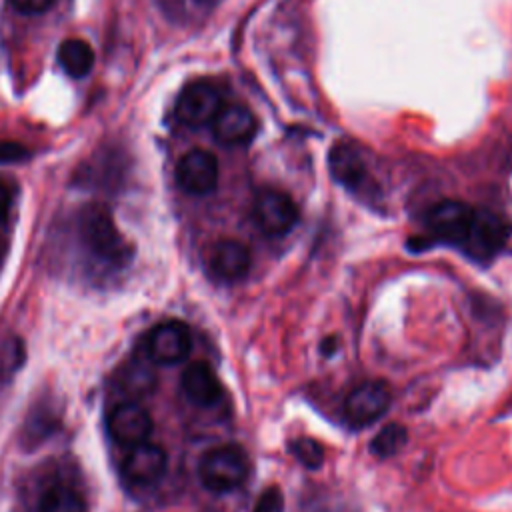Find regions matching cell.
Here are the masks:
<instances>
[{
    "label": "cell",
    "instance_id": "6da1fadb",
    "mask_svg": "<svg viewBox=\"0 0 512 512\" xmlns=\"http://www.w3.org/2000/svg\"><path fill=\"white\" fill-rule=\"evenodd\" d=\"M80 238L88 252L114 266H122L130 258V248L118 232L110 212L102 204H90L80 214Z\"/></svg>",
    "mask_w": 512,
    "mask_h": 512
},
{
    "label": "cell",
    "instance_id": "7a4b0ae2",
    "mask_svg": "<svg viewBox=\"0 0 512 512\" xmlns=\"http://www.w3.org/2000/svg\"><path fill=\"white\" fill-rule=\"evenodd\" d=\"M198 476L210 492H232L248 476V456L236 444H224L208 450L200 464Z\"/></svg>",
    "mask_w": 512,
    "mask_h": 512
},
{
    "label": "cell",
    "instance_id": "3957f363",
    "mask_svg": "<svg viewBox=\"0 0 512 512\" xmlns=\"http://www.w3.org/2000/svg\"><path fill=\"white\" fill-rule=\"evenodd\" d=\"M390 406V388L380 380L356 386L344 400V416L350 426L364 428L376 422Z\"/></svg>",
    "mask_w": 512,
    "mask_h": 512
},
{
    "label": "cell",
    "instance_id": "277c9868",
    "mask_svg": "<svg viewBox=\"0 0 512 512\" xmlns=\"http://www.w3.org/2000/svg\"><path fill=\"white\" fill-rule=\"evenodd\" d=\"M192 348V336L184 322L166 320L154 326L146 338V352L158 364H178L186 360Z\"/></svg>",
    "mask_w": 512,
    "mask_h": 512
},
{
    "label": "cell",
    "instance_id": "5b68a950",
    "mask_svg": "<svg viewBox=\"0 0 512 512\" xmlns=\"http://www.w3.org/2000/svg\"><path fill=\"white\" fill-rule=\"evenodd\" d=\"M254 220L268 236H284L298 222L294 200L280 190H264L254 202Z\"/></svg>",
    "mask_w": 512,
    "mask_h": 512
},
{
    "label": "cell",
    "instance_id": "8992f818",
    "mask_svg": "<svg viewBox=\"0 0 512 512\" xmlns=\"http://www.w3.org/2000/svg\"><path fill=\"white\" fill-rule=\"evenodd\" d=\"M476 210L460 200H442L428 212V228L444 242L464 244L474 224Z\"/></svg>",
    "mask_w": 512,
    "mask_h": 512
},
{
    "label": "cell",
    "instance_id": "52a82bcc",
    "mask_svg": "<svg viewBox=\"0 0 512 512\" xmlns=\"http://www.w3.org/2000/svg\"><path fill=\"white\" fill-rule=\"evenodd\" d=\"M222 108L220 92L210 82L188 84L176 100V118L186 126L212 124Z\"/></svg>",
    "mask_w": 512,
    "mask_h": 512
},
{
    "label": "cell",
    "instance_id": "ba28073f",
    "mask_svg": "<svg viewBox=\"0 0 512 512\" xmlns=\"http://www.w3.org/2000/svg\"><path fill=\"white\" fill-rule=\"evenodd\" d=\"M176 180L180 188L194 196L210 194L218 184V160L208 150L186 152L176 166Z\"/></svg>",
    "mask_w": 512,
    "mask_h": 512
},
{
    "label": "cell",
    "instance_id": "9c48e42d",
    "mask_svg": "<svg viewBox=\"0 0 512 512\" xmlns=\"http://www.w3.org/2000/svg\"><path fill=\"white\" fill-rule=\"evenodd\" d=\"M108 432L122 446L146 442L152 432V416L138 402H122L108 416Z\"/></svg>",
    "mask_w": 512,
    "mask_h": 512
},
{
    "label": "cell",
    "instance_id": "30bf717a",
    "mask_svg": "<svg viewBox=\"0 0 512 512\" xmlns=\"http://www.w3.org/2000/svg\"><path fill=\"white\" fill-rule=\"evenodd\" d=\"M258 128L256 116L252 114L250 108L242 104H228L222 106L212 120V132L218 142L226 146H236V144H246L254 138Z\"/></svg>",
    "mask_w": 512,
    "mask_h": 512
},
{
    "label": "cell",
    "instance_id": "8fae6325",
    "mask_svg": "<svg viewBox=\"0 0 512 512\" xmlns=\"http://www.w3.org/2000/svg\"><path fill=\"white\" fill-rule=\"evenodd\" d=\"M168 456L164 448L150 442L132 446L124 460V474L134 484H154L166 472Z\"/></svg>",
    "mask_w": 512,
    "mask_h": 512
},
{
    "label": "cell",
    "instance_id": "7c38bea8",
    "mask_svg": "<svg viewBox=\"0 0 512 512\" xmlns=\"http://www.w3.org/2000/svg\"><path fill=\"white\" fill-rule=\"evenodd\" d=\"M252 264V256L250 250L246 248V244L232 240V238H224L218 240L208 256V266L210 272L220 278V280H240L242 276H246V272L250 270Z\"/></svg>",
    "mask_w": 512,
    "mask_h": 512
},
{
    "label": "cell",
    "instance_id": "4fadbf2b",
    "mask_svg": "<svg viewBox=\"0 0 512 512\" xmlns=\"http://www.w3.org/2000/svg\"><path fill=\"white\" fill-rule=\"evenodd\" d=\"M182 390L192 404L202 408L214 406L222 398V384L214 370L204 362H192L182 372Z\"/></svg>",
    "mask_w": 512,
    "mask_h": 512
},
{
    "label": "cell",
    "instance_id": "5bb4252c",
    "mask_svg": "<svg viewBox=\"0 0 512 512\" xmlns=\"http://www.w3.org/2000/svg\"><path fill=\"white\" fill-rule=\"evenodd\" d=\"M508 228L504 220L492 212H476L474 224L464 246H470L474 254L490 256L506 242Z\"/></svg>",
    "mask_w": 512,
    "mask_h": 512
},
{
    "label": "cell",
    "instance_id": "9a60e30c",
    "mask_svg": "<svg viewBox=\"0 0 512 512\" xmlns=\"http://www.w3.org/2000/svg\"><path fill=\"white\" fill-rule=\"evenodd\" d=\"M328 164H330L332 176L348 188H360L366 180V166L360 154L352 146H346V144L334 146L330 152Z\"/></svg>",
    "mask_w": 512,
    "mask_h": 512
},
{
    "label": "cell",
    "instance_id": "2e32d148",
    "mask_svg": "<svg viewBox=\"0 0 512 512\" xmlns=\"http://www.w3.org/2000/svg\"><path fill=\"white\" fill-rule=\"evenodd\" d=\"M58 62L68 76L84 78L94 66V52L88 42L80 38H68L58 48Z\"/></svg>",
    "mask_w": 512,
    "mask_h": 512
},
{
    "label": "cell",
    "instance_id": "e0dca14e",
    "mask_svg": "<svg viewBox=\"0 0 512 512\" xmlns=\"http://www.w3.org/2000/svg\"><path fill=\"white\" fill-rule=\"evenodd\" d=\"M38 512H86V504L76 490L52 486L40 496Z\"/></svg>",
    "mask_w": 512,
    "mask_h": 512
},
{
    "label": "cell",
    "instance_id": "ac0fdd59",
    "mask_svg": "<svg viewBox=\"0 0 512 512\" xmlns=\"http://www.w3.org/2000/svg\"><path fill=\"white\" fill-rule=\"evenodd\" d=\"M406 440H408V432L402 424H398V422L388 424L372 438L370 454L376 458H390L404 448Z\"/></svg>",
    "mask_w": 512,
    "mask_h": 512
},
{
    "label": "cell",
    "instance_id": "d6986e66",
    "mask_svg": "<svg viewBox=\"0 0 512 512\" xmlns=\"http://www.w3.org/2000/svg\"><path fill=\"white\" fill-rule=\"evenodd\" d=\"M290 454L306 468H318L324 462V448L314 438L302 436L290 442Z\"/></svg>",
    "mask_w": 512,
    "mask_h": 512
},
{
    "label": "cell",
    "instance_id": "ffe728a7",
    "mask_svg": "<svg viewBox=\"0 0 512 512\" xmlns=\"http://www.w3.org/2000/svg\"><path fill=\"white\" fill-rule=\"evenodd\" d=\"M252 512H284V496H282L280 488H276V486L266 488L258 496Z\"/></svg>",
    "mask_w": 512,
    "mask_h": 512
},
{
    "label": "cell",
    "instance_id": "44dd1931",
    "mask_svg": "<svg viewBox=\"0 0 512 512\" xmlns=\"http://www.w3.org/2000/svg\"><path fill=\"white\" fill-rule=\"evenodd\" d=\"M30 156L28 148L20 142H0V162L2 164H14L24 162Z\"/></svg>",
    "mask_w": 512,
    "mask_h": 512
},
{
    "label": "cell",
    "instance_id": "7402d4cb",
    "mask_svg": "<svg viewBox=\"0 0 512 512\" xmlns=\"http://www.w3.org/2000/svg\"><path fill=\"white\" fill-rule=\"evenodd\" d=\"M10 4L22 14H40L46 12L54 0H10Z\"/></svg>",
    "mask_w": 512,
    "mask_h": 512
},
{
    "label": "cell",
    "instance_id": "603a6c76",
    "mask_svg": "<svg viewBox=\"0 0 512 512\" xmlns=\"http://www.w3.org/2000/svg\"><path fill=\"white\" fill-rule=\"evenodd\" d=\"M10 206H12V190L6 182L0 180V222H4L8 218Z\"/></svg>",
    "mask_w": 512,
    "mask_h": 512
}]
</instances>
